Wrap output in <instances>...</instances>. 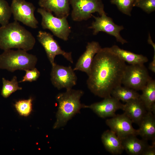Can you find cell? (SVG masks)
I'll list each match as a JSON object with an SVG mask.
<instances>
[{
  "mask_svg": "<svg viewBox=\"0 0 155 155\" xmlns=\"http://www.w3.org/2000/svg\"><path fill=\"white\" fill-rule=\"evenodd\" d=\"M126 65L109 47L102 48L93 59L86 81L88 88L101 98L111 96L113 89L121 85Z\"/></svg>",
  "mask_w": 155,
  "mask_h": 155,
  "instance_id": "1",
  "label": "cell"
},
{
  "mask_svg": "<svg viewBox=\"0 0 155 155\" xmlns=\"http://www.w3.org/2000/svg\"><path fill=\"white\" fill-rule=\"evenodd\" d=\"M32 33L15 21L0 27V49H17L26 51L32 49L36 43Z\"/></svg>",
  "mask_w": 155,
  "mask_h": 155,
  "instance_id": "2",
  "label": "cell"
},
{
  "mask_svg": "<svg viewBox=\"0 0 155 155\" xmlns=\"http://www.w3.org/2000/svg\"><path fill=\"white\" fill-rule=\"evenodd\" d=\"M84 92L71 88L66 89L64 92L59 93L56 99L59 104L56 115V121L53 126L54 129L65 126L68 121L84 108V104L80 101Z\"/></svg>",
  "mask_w": 155,
  "mask_h": 155,
  "instance_id": "3",
  "label": "cell"
},
{
  "mask_svg": "<svg viewBox=\"0 0 155 155\" xmlns=\"http://www.w3.org/2000/svg\"><path fill=\"white\" fill-rule=\"evenodd\" d=\"M37 61L35 55L24 50H7L0 54V69L11 72L17 70L25 71L35 67Z\"/></svg>",
  "mask_w": 155,
  "mask_h": 155,
  "instance_id": "4",
  "label": "cell"
},
{
  "mask_svg": "<svg viewBox=\"0 0 155 155\" xmlns=\"http://www.w3.org/2000/svg\"><path fill=\"white\" fill-rule=\"evenodd\" d=\"M37 11L42 17L41 25L43 29L49 30L54 35L64 41L68 40L71 30L67 18L55 17L40 7Z\"/></svg>",
  "mask_w": 155,
  "mask_h": 155,
  "instance_id": "5",
  "label": "cell"
},
{
  "mask_svg": "<svg viewBox=\"0 0 155 155\" xmlns=\"http://www.w3.org/2000/svg\"><path fill=\"white\" fill-rule=\"evenodd\" d=\"M69 2L72 7L71 17L75 21L86 20L95 12L100 16L106 13L101 0H69Z\"/></svg>",
  "mask_w": 155,
  "mask_h": 155,
  "instance_id": "6",
  "label": "cell"
},
{
  "mask_svg": "<svg viewBox=\"0 0 155 155\" xmlns=\"http://www.w3.org/2000/svg\"><path fill=\"white\" fill-rule=\"evenodd\" d=\"M152 78L144 64L126 65L122 84L136 91L142 90Z\"/></svg>",
  "mask_w": 155,
  "mask_h": 155,
  "instance_id": "7",
  "label": "cell"
},
{
  "mask_svg": "<svg viewBox=\"0 0 155 155\" xmlns=\"http://www.w3.org/2000/svg\"><path fill=\"white\" fill-rule=\"evenodd\" d=\"M10 6L15 21L33 29L38 27V22L34 15L36 8L32 3L24 0H12Z\"/></svg>",
  "mask_w": 155,
  "mask_h": 155,
  "instance_id": "8",
  "label": "cell"
},
{
  "mask_svg": "<svg viewBox=\"0 0 155 155\" xmlns=\"http://www.w3.org/2000/svg\"><path fill=\"white\" fill-rule=\"evenodd\" d=\"M50 75L52 84L58 90L71 88L76 84L77 77L71 66L55 63L52 66Z\"/></svg>",
  "mask_w": 155,
  "mask_h": 155,
  "instance_id": "9",
  "label": "cell"
},
{
  "mask_svg": "<svg viewBox=\"0 0 155 155\" xmlns=\"http://www.w3.org/2000/svg\"><path fill=\"white\" fill-rule=\"evenodd\" d=\"M95 20L88 27L93 30L94 35H97L99 32H103L114 36L117 41L123 44L127 41L121 36V31L124 29L123 26L117 25L114 23L111 18L107 16L106 13L100 16L96 17L92 15Z\"/></svg>",
  "mask_w": 155,
  "mask_h": 155,
  "instance_id": "10",
  "label": "cell"
},
{
  "mask_svg": "<svg viewBox=\"0 0 155 155\" xmlns=\"http://www.w3.org/2000/svg\"><path fill=\"white\" fill-rule=\"evenodd\" d=\"M37 39L44 49L47 57L52 66L56 63L55 58L61 55L71 63H73L71 52H67L62 50L53 35L49 32L39 31L37 35Z\"/></svg>",
  "mask_w": 155,
  "mask_h": 155,
  "instance_id": "11",
  "label": "cell"
},
{
  "mask_svg": "<svg viewBox=\"0 0 155 155\" xmlns=\"http://www.w3.org/2000/svg\"><path fill=\"white\" fill-rule=\"evenodd\" d=\"M124 104L120 100L110 96L104 98L102 101L89 105H84V108L91 109L99 117L105 118L113 117L116 115V112L123 110Z\"/></svg>",
  "mask_w": 155,
  "mask_h": 155,
  "instance_id": "12",
  "label": "cell"
},
{
  "mask_svg": "<svg viewBox=\"0 0 155 155\" xmlns=\"http://www.w3.org/2000/svg\"><path fill=\"white\" fill-rule=\"evenodd\" d=\"M106 125L121 139L127 136L133 135H137V130L132 125L133 122L124 113L116 115L105 121Z\"/></svg>",
  "mask_w": 155,
  "mask_h": 155,
  "instance_id": "13",
  "label": "cell"
},
{
  "mask_svg": "<svg viewBox=\"0 0 155 155\" xmlns=\"http://www.w3.org/2000/svg\"><path fill=\"white\" fill-rule=\"evenodd\" d=\"M101 48L97 42L92 41L88 42L85 51L78 59L73 70L84 72L88 76L90 72L94 57Z\"/></svg>",
  "mask_w": 155,
  "mask_h": 155,
  "instance_id": "14",
  "label": "cell"
},
{
  "mask_svg": "<svg viewBox=\"0 0 155 155\" xmlns=\"http://www.w3.org/2000/svg\"><path fill=\"white\" fill-rule=\"evenodd\" d=\"M40 7L59 18H67L70 13L69 0H39Z\"/></svg>",
  "mask_w": 155,
  "mask_h": 155,
  "instance_id": "15",
  "label": "cell"
},
{
  "mask_svg": "<svg viewBox=\"0 0 155 155\" xmlns=\"http://www.w3.org/2000/svg\"><path fill=\"white\" fill-rule=\"evenodd\" d=\"M123 110L133 123L138 125L147 112L139 98L126 102L125 104H124Z\"/></svg>",
  "mask_w": 155,
  "mask_h": 155,
  "instance_id": "16",
  "label": "cell"
},
{
  "mask_svg": "<svg viewBox=\"0 0 155 155\" xmlns=\"http://www.w3.org/2000/svg\"><path fill=\"white\" fill-rule=\"evenodd\" d=\"M137 129V135L146 140H155V115L147 111L142 119Z\"/></svg>",
  "mask_w": 155,
  "mask_h": 155,
  "instance_id": "17",
  "label": "cell"
},
{
  "mask_svg": "<svg viewBox=\"0 0 155 155\" xmlns=\"http://www.w3.org/2000/svg\"><path fill=\"white\" fill-rule=\"evenodd\" d=\"M121 139L124 150L130 155H142L149 145L147 141L140 140L135 135H130Z\"/></svg>",
  "mask_w": 155,
  "mask_h": 155,
  "instance_id": "18",
  "label": "cell"
},
{
  "mask_svg": "<svg viewBox=\"0 0 155 155\" xmlns=\"http://www.w3.org/2000/svg\"><path fill=\"white\" fill-rule=\"evenodd\" d=\"M101 139L106 150L113 154H121L124 150L121 139L111 130L105 131Z\"/></svg>",
  "mask_w": 155,
  "mask_h": 155,
  "instance_id": "19",
  "label": "cell"
},
{
  "mask_svg": "<svg viewBox=\"0 0 155 155\" xmlns=\"http://www.w3.org/2000/svg\"><path fill=\"white\" fill-rule=\"evenodd\" d=\"M109 48L112 52L120 59L129 65L144 64L148 61L146 56L121 49L116 45Z\"/></svg>",
  "mask_w": 155,
  "mask_h": 155,
  "instance_id": "20",
  "label": "cell"
},
{
  "mask_svg": "<svg viewBox=\"0 0 155 155\" xmlns=\"http://www.w3.org/2000/svg\"><path fill=\"white\" fill-rule=\"evenodd\" d=\"M142 91L139 98L147 111L151 112L152 108L155 106V80L151 79Z\"/></svg>",
  "mask_w": 155,
  "mask_h": 155,
  "instance_id": "21",
  "label": "cell"
},
{
  "mask_svg": "<svg viewBox=\"0 0 155 155\" xmlns=\"http://www.w3.org/2000/svg\"><path fill=\"white\" fill-rule=\"evenodd\" d=\"M140 94L136 91L121 85L114 88L111 96L119 100L125 102L130 100L138 98Z\"/></svg>",
  "mask_w": 155,
  "mask_h": 155,
  "instance_id": "22",
  "label": "cell"
},
{
  "mask_svg": "<svg viewBox=\"0 0 155 155\" xmlns=\"http://www.w3.org/2000/svg\"><path fill=\"white\" fill-rule=\"evenodd\" d=\"M2 82L3 86L1 94L4 98H7L12 93L22 89V88L18 85V82L16 76H13L11 81L3 78Z\"/></svg>",
  "mask_w": 155,
  "mask_h": 155,
  "instance_id": "23",
  "label": "cell"
},
{
  "mask_svg": "<svg viewBox=\"0 0 155 155\" xmlns=\"http://www.w3.org/2000/svg\"><path fill=\"white\" fill-rule=\"evenodd\" d=\"M136 0H110L112 4L116 5L122 13L129 16H131V12Z\"/></svg>",
  "mask_w": 155,
  "mask_h": 155,
  "instance_id": "24",
  "label": "cell"
},
{
  "mask_svg": "<svg viewBox=\"0 0 155 155\" xmlns=\"http://www.w3.org/2000/svg\"><path fill=\"white\" fill-rule=\"evenodd\" d=\"M11 6L5 0H0V24L5 26L9 23L12 15Z\"/></svg>",
  "mask_w": 155,
  "mask_h": 155,
  "instance_id": "25",
  "label": "cell"
},
{
  "mask_svg": "<svg viewBox=\"0 0 155 155\" xmlns=\"http://www.w3.org/2000/svg\"><path fill=\"white\" fill-rule=\"evenodd\" d=\"M32 101L31 98L27 100H19L16 102L15 107L20 115L27 116L29 115L32 111Z\"/></svg>",
  "mask_w": 155,
  "mask_h": 155,
  "instance_id": "26",
  "label": "cell"
},
{
  "mask_svg": "<svg viewBox=\"0 0 155 155\" xmlns=\"http://www.w3.org/2000/svg\"><path fill=\"white\" fill-rule=\"evenodd\" d=\"M134 7H139L149 14L155 11V0H136Z\"/></svg>",
  "mask_w": 155,
  "mask_h": 155,
  "instance_id": "27",
  "label": "cell"
},
{
  "mask_svg": "<svg viewBox=\"0 0 155 155\" xmlns=\"http://www.w3.org/2000/svg\"><path fill=\"white\" fill-rule=\"evenodd\" d=\"M25 71V75L19 82L36 81L40 75V72L36 67L31 69L26 70Z\"/></svg>",
  "mask_w": 155,
  "mask_h": 155,
  "instance_id": "28",
  "label": "cell"
},
{
  "mask_svg": "<svg viewBox=\"0 0 155 155\" xmlns=\"http://www.w3.org/2000/svg\"><path fill=\"white\" fill-rule=\"evenodd\" d=\"M155 155V140L152 141V145H149L144 150L142 155Z\"/></svg>",
  "mask_w": 155,
  "mask_h": 155,
  "instance_id": "29",
  "label": "cell"
},
{
  "mask_svg": "<svg viewBox=\"0 0 155 155\" xmlns=\"http://www.w3.org/2000/svg\"><path fill=\"white\" fill-rule=\"evenodd\" d=\"M148 68L153 73H155V53H154L152 60L149 64Z\"/></svg>",
  "mask_w": 155,
  "mask_h": 155,
  "instance_id": "30",
  "label": "cell"
},
{
  "mask_svg": "<svg viewBox=\"0 0 155 155\" xmlns=\"http://www.w3.org/2000/svg\"><path fill=\"white\" fill-rule=\"evenodd\" d=\"M148 43L150 44L153 47L154 51V53H155V44L153 42L151 38V37L150 33L148 34V38L147 40Z\"/></svg>",
  "mask_w": 155,
  "mask_h": 155,
  "instance_id": "31",
  "label": "cell"
}]
</instances>
